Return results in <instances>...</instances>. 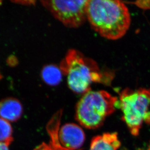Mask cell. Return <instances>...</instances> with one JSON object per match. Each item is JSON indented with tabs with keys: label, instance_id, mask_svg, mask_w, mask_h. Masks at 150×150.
<instances>
[{
	"label": "cell",
	"instance_id": "7c38bea8",
	"mask_svg": "<svg viewBox=\"0 0 150 150\" xmlns=\"http://www.w3.org/2000/svg\"><path fill=\"white\" fill-rule=\"evenodd\" d=\"M134 4L140 8L150 9V1H135Z\"/></svg>",
	"mask_w": 150,
	"mask_h": 150
},
{
	"label": "cell",
	"instance_id": "6da1fadb",
	"mask_svg": "<svg viewBox=\"0 0 150 150\" xmlns=\"http://www.w3.org/2000/svg\"><path fill=\"white\" fill-rule=\"evenodd\" d=\"M86 18L93 29L108 40L122 38L130 25L128 9L117 0L88 1Z\"/></svg>",
	"mask_w": 150,
	"mask_h": 150
},
{
	"label": "cell",
	"instance_id": "5bb4252c",
	"mask_svg": "<svg viewBox=\"0 0 150 150\" xmlns=\"http://www.w3.org/2000/svg\"><path fill=\"white\" fill-rule=\"evenodd\" d=\"M139 150H150V142L149 145H148L147 147L146 148V149H139Z\"/></svg>",
	"mask_w": 150,
	"mask_h": 150
},
{
	"label": "cell",
	"instance_id": "7a4b0ae2",
	"mask_svg": "<svg viewBox=\"0 0 150 150\" xmlns=\"http://www.w3.org/2000/svg\"><path fill=\"white\" fill-rule=\"evenodd\" d=\"M60 68L67 76L69 89L75 93L83 94L91 91L92 83L105 82L96 62L74 49L68 51Z\"/></svg>",
	"mask_w": 150,
	"mask_h": 150
},
{
	"label": "cell",
	"instance_id": "8992f818",
	"mask_svg": "<svg viewBox=\"0 0 150 150\" xmlns=\"http://www.w3.org/2000/svg\"><path fill=\"white\" fill-rule=\"evenodd\" d=\"M58 139L62 146L72 150H81L86 139L82 128L75 123H66L60 128Z\"/></svg>",
	"mask_w": 150,
	"mask_h": 150
},
{
	"label": "cell",
	"instance_id": "52a82bcc",
	"mask_svg": "<svg viewBox=\"0 0 150 150\" xmlns=\"http://www.w3.org/2000/svg\"><path fill=\"white\" fill-rule=\"evenodd\" d=\"M62 114L63 109H60L54 113L47 123L46 130L50 137L48 143L43 142L34 150H72L62 146L58 139Z\"/></svg>",
	"mask_w": 150,
	"mask_h": 150
},
{
	"label": "cell",
	"instance_id": "ba28073f",
	"mask_svg": "<svg viewBox=\"0 0 150 150\" xmlns=\"http://www.w3.org/2000/svg\"><path fill=\"white\" fill-rule=\"evenodd\" d=\"M23 113V107L16 98H6L0 101V117L8 122H17Z\"/></svg>",
	"mask_w": 150,
	"mask_h": 150
},
{
	"label": "cell",
	"instance_id": "3957f363",
	"mask_svg": "<svg viewBox=\"0 0 150 150\" xmlns=\"http://www.w3.org/2000/svg\"><path fill=\"white\" fill-rule=\"evenodd\" d=\"M119 100L105 91L83 94L75 108V119L81 126L89 129L100 127L106 117L119 108Z\"/></svg>",
	"mask_w": 150,
	"mask_h": 150
},
{
	"label": "cell",
	"instance_id": "30bf717a",
	"mask_svg": "<svg viewBox=\"0 0 150 150\" xmlns=\"http://www.w3.org/2000/svg\"><path fill=\"white\" fill-rule=\"evenodd\" d=\"M62 74L60 67L54 65H48L43 68L41 74L43 81L46 84L55 86L62 81Z\"/></svg>",
	"mask_w": 150,
	"mask_h": 150
},
{
	"label": "cell",
	"instance_id": "9c48e42d",
	"mask_svg": "<svg viewBox=\"0 0 150 150\" xmlns=\"http://www.w3.org/2000/svg\"><path fill=\"white\" fill-rule=\"evenodd\" d=\"M120 145L117 133H105L92 139L89 150H119Z\"/></svg>",
	"mask_w": 150,
	"mask_h": 150
},
{
	"label": "cell",
	"instance_id": "8fae6325",
	"mask_svg": "<svg viewBox=\"0 0 150 150\" xmlns=\"http://www.w3.org/2000/svg\"><path fill=\"white\" fill-rule=\"evenodd\" d=\"M13 140L12 127L9 122L0 117V142L9 146Z\"/></svg>",
	"mask_w": 150,
	"mask_h": 150
},
{
	"label": "cell",
	"instance_id": "4fadbf2b",
	"mask_svg": "<svg viewBox=\"0 0 150 150\" xmlns=\"http://www.w3.org/2000/svg\"><path fill=\"white\" fill-rule=\"evenodd\" d=\"M8 147V145L0 142V150H9Z\"/></svg>",
	"mask_w": 150,
	"mask_h": 150
},
{
	"label": "cell",
	"instance_id": "5b68a950",
	"mask_svg": "<svg viewBox=\"0 0 150 150\" xmlns=\"http://www.w3.org/2000/svg\"><path fill=\"white\" fill-rule=\"evenodd\" d=\"M41 4L54 18L69 28H77L86 18L88 1H42Z\"/></svg>",
	"mask_w": 150,
	"mask_h": 150
},
{
	"label": "cell",
	"instance_id": "277c9868",
	"mask_svg": "<svg viewBox=\"0 0 150 150\" xmlns=\"http://www.w3.org/2000/svg\"><path fill=\"white\" fill-rule=\"evenodd\" d=\"M119 100L122 120L132 135L138 136L144 123L150 125V88H126Z\"/></svg>",
	"mask_w": 150,
	"mask_h": 150
}]
</instances>
